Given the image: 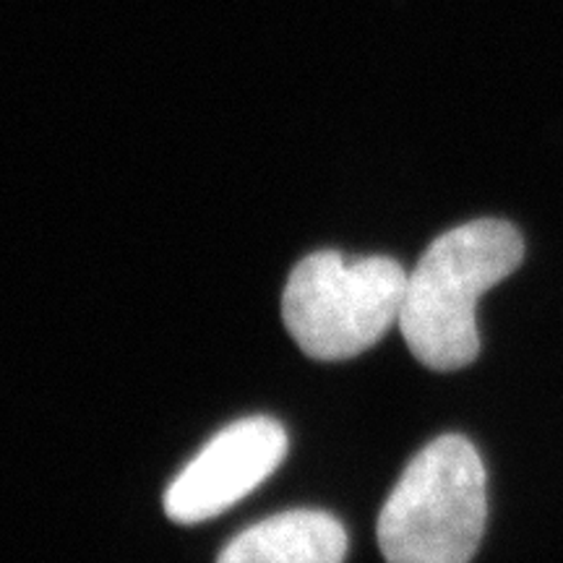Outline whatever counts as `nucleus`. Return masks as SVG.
Masks as SVG:
<instances>
[{
	"mask_svg": "<svg viewBox=\"0 0 563 563\" xmlns=\"http://www.w3.org/2000/svg\"><path fill=\"white\" fill-rule=\"evenodd\" d=\"M525 241L504 220H475L443 232L407 274L399 332L415 361L460 371L481 355L477 300L522 264Z\"/></svg>",
	"mask_w": 563,
	"mask_h": 563,
	"instance_id": "nucleus-1",
	"label": "nucleus"
},
{
	"mask_svg": "<svg viewBox=\"0 0 563 563\" xmlns=\"http://www.w3.org/2000/svg\"><path fill=\"white\" fill-rule=\"evenodd\" d=\"M485 464L464 435H441L407 464L378 514L386 563H470L481 548Z\"/></svg>",
	"mask_w": 563,
	"mask_h": 563,
	"instance_id": "nucleus-2",
	"label": "nucleus"
},
{
	"mask_svg": "<svg viewBox=\"0 0 563 563\" xmlns=\"http://www.w3.org/2000/svg\"><path fill=\"white\" fill-rule=\"evenodd\" d=\"M407 272L397 258L319 251L295 266L282 295L287 332L308 357L350 361L384 340L399 321Z\"/></svg>",
	"mask_w": 563,
	"mask_h": 563,
	"instance_id": "nucleus-3",
	"label": "nucleus"
},
{
	"mask_svg": "<svg viewBox=\"0 0 563 563\" xmlns=\"http://www.w3.org/2000/svg\"><path fill=\"white\" fill-rule=\"evenodd\" d=\"M287 454V431L274 418H243L211 439L165 493V514L178 525L220 517L256 490Z\"/></svg>",
	"mask_w": 563,
	"mask_h": 563,
	"instance_id": "nucleus-4",
	"label": "nucleus"
},
{
	"mask_svg": "<svg viewBox=\"0 0 563 563\" xmlns=\"http://www.w3.org/2000/svg\"><path fill=\"white\" fill-rule=\"evenodd\" d=\"M347 530L332 514L295 509L232 538L217 563H342Z\"/></svg>",
	"mask_w": 563,
	"mask_h": 563,
	"instance_id": "nucleus-5",
	"label": "nucleus"
}]
</instances>
